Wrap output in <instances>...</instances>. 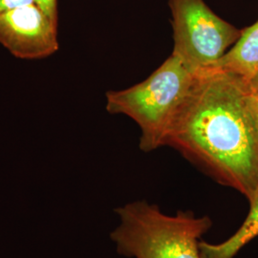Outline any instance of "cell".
Listing matches in <instances>:
<instances>
[{"instance_id": "6da1fadb", "label": "cell", "mask_w": 258, "mask_h": 258, "mask_svg": "<svg viewBox=\"0 0 258 258\" xmlns=\"http://www.w3.org/2000/svg\"><path fill=\"white\" fill-rule=\"evenodd\" d=\"M248 92L247 83L218 68L198 72L166 146L249 201L258 189V133Z\"/></svg>"}, {"instance_id": "7a4b0ae2", "label": "cell", "mask_w": 258, "mask_h": 258, "mask_svg": "<svg viewBox=\"0 0 258 258\" xmlns=\"http://www.w3.org/2000/svg\"><path fill=\"white\" fill-rule=\"evenodd\" d=\"M118 226L110 238L128 258H202L200 242L212 229L210 216L190 211L166 214L156 204L139 200L115 210Z\"/></svg>"}, {"instance_id": "3957f363", "label": "cell", "mask_w": 258, "mask_h": 258, "mask_svg": "<svg viewBox=\"0 0 258 258\" xmlns=\"http://www.w3.org/2000/svg\"><path fill=\"white\" fill-rule=\"evenodd\" d=\"M197 73L172 53L146 81L124 90L106 93V109L135 120L142 130L141 149L145 152L155 150L166 146Z\"/></svg>"}, {"instance_id": "277c9868", "label": "cell", "mask_w": 258, "mask_h": 258, "mask_svg": "<svg viewBox=\"0 0 258 258\" xmlns=\"http://www.w3.org/2000/svg\"><path fill=\"white\" fill-rule=\"evenodd\" d=\"M174 32L173 54L194 71L213 68L241 31L214 14L204 0H169Z\"/></svg>"}, {"instance_id": "5b68a950", "label": "cell", "mask_w": 258, "mask_h": 258, "mask_svg": "<svg viewBox=\"0 0 258 258\" xmlns=\"http://www.w3.org/2000/svg\"><path fill=\"white\" fill-rule=\"evenodd\" d=\"M0 44L20 59L45 58L58 50L57 22L36 3L10 10L0 15Z\"/></svg>"}, {"instance_id": "8992f818", "label": "cell", "mask_w": 258, "mask_h": 258, "mask_svg": "<svg viewBox=\"0 0 258 258\" xmlns=\"http://www.w3.org/2000/svg\"><path fill=\"white\" fill-rule=\"evenodd\" d=\"M214 67L239 78L248 85L258 79V19L241 31L234 46L225 53Z\"/></svg>"}, {"instance_id": "52a82bcc", "label": "cell", "mask_w": 258, "mask_h": 258, "mask_svg": "<svg viewBox=\"0 0 258 258\" xmlns=\"http://www.w3.org/2000/svg\"><path fill=\"white\" fill-rule=\"evenodd\" d=\"M249 211L245 221L228 239L221 243L200 242L202 258H234L235 255L258 236V189L249 200Z\"/></svg>"}, {"instance_id": "ba28073f", "label": "cell", "mask_w": 258, "mask_h": 258, "mask_svg": "<svg viewBox=\"0 0 258 258\" xmlns=\"http://www.w3.org/2000/svg\"><path fill=\"white\" fill-rule=\"evenodd\" d=\"M47 16L57 22V0H34Z\"/></svg>"}, {"instance_id": "9c48e42d", "label": "cell", "mask_w": 258, "mask_h": 258, "mask_svg": "<svg viewBox=\"0 0 258 258\" xmlns=\"http://www.w3.org/2000/svg\"><path fill=\"white\" fill-rule=\"evenodd\" d=\"M248 104L258 133V91L250 89L248 92Z\"/></svg>"}, {"instance_id": "30bf717a", "label": "cell", "mask_w": 258, "mask_h": 258, "mask_svg": "<svg viewBox=\"0 0 258 258\" xmlns=\"http://www.w3.org/2000/svg\"><path fill=\"white\" fill-rule=\"evenodd\" d=\"M35 3L34 0H0V15L19 6Z\"/></svg>"}, {"instance_id": "8fae6325", "label": "cell", "mask_w": 258, "mask_h": 258, "mask_svg": "<svg viewBox=\"0 0 258 258\" xmlns=\"http://www.w3.org/2000/svg\"><path fill=\"white\" fill-rule=\"evenodd\" d=\"M249 86L250 89H252V90H255V91H258V79H256V80H255L253 83H250Z\"/></svg>"}]
</instances>
